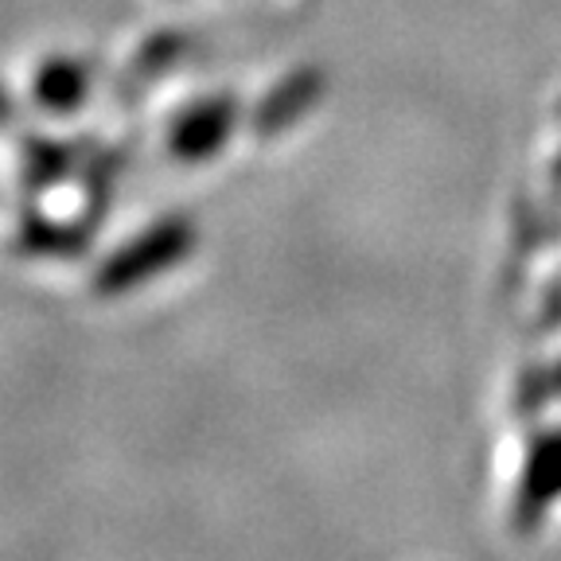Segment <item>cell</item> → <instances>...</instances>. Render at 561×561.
Returning <instances> with one entry per match:
<instances>
[{
    "label": "cell",
    "mask_w": 561,
    "mask_h": 561,
    "mask_svg": "<svg viewBox=\"0 0 561 561\" xmlns=\"http://www.w3.org/2000/svg\"><path fill=\"white\" fill-rule=\"evenodd\" d=\"M125 160H129V145H110V149H90L87 160H82V210L79 219L87 222L90 230H102V219L110 203H114V184L122 175Z\"/></svg>",
    "instance_id": "obj_8"
},
{
    "label": "cell",
    "mask_w": 561,
    "mask_h": 561,
    "mask_svg": "<svg viewBox=\"0 0 561 561\" xmlns=\"http://www.w3.org/2000/svg\"><path fill=\"white\" fill-rule=\"evenodd\" d=\"M192 250L195 222L187 215H164V219L149 222L129 242H122L102 257V265L94 270V280H90V293L102 300L125 297V293L140 289L152 277L168 273L172 265H180Z\"/></svg>",
    "instance_id": "obj_1"
},
{
    "label": "cell",
    "mask_w": 561,
    "mask_h": 561,
    "mask_svg": "<svg viewBox=\"0 0 561 561\" xmlns=\"http://www.w3.org/2000/svg\"><path fill=\"white\" fill-rule=\"evenodd\" d=\"M561 500V430H546L530 440L523 480L515 491V526L530 535Z\"/></svg>",
    "instance_id": "obj_3"
},
{
    "label": "cell",
    "mask_w": 561,
    "mask_h": 561,
    "mask_svg": "<svg viewBox=\"0 0 561 561\" xmlns=\"http://www.w3.org/2000/svg\"><path fill=\"white\" fill-rule=\"evenodd\" d=\"M184 47H187L184 32H175V27H160V32H152L149 39H140V47L133 51V59L125 62L122 75L114 79V102L117 105H137L140 98L149 94V90L164 79L168 70L180 62Z\"/></svg>",
    "instance_id": "obj_6"
},
{
    "label": "cell",
    "mask_w": 561,
    "mask_h": 561,
    "mask_svg": "<svg viewBox=\"0 0 561 561\" xmlns=\"http://www.w3.org/2000/svg\"><path fill=\"white\" fill-rule=\"evenodd\" d=\"M87 152H90L87 140H59V137H44V133H24L16 145L20 192L32 195V199L51 192L67 175L82 172Z\"/></svg>",
    "instance_id": "obj_4"
},
{
    "label": "cell",
    "mask_w": 561,
    "mask_h": 561,
    "mask_svg": "<svg viewBox=\"0 0 561 561\" xmlns=\"http://www.w3.org/2000/svg\"><path fill=\"white\" fill-rule=\"evenodd\" d=\"M16 122H20V102H16V94H12V90L0 82V133L12 129Z\"/></svg>",
    "instance_id": "obj_9"
},
{
    "label": "cell",
    "mask_w": 561,
    "mask_h": 561,
    "mask_svg": "<svg viewBox=\"0 0 561 561\" xmlns=\"http://www.w3.org/2000/svg\"><path fill=\"white\" fill-rule=\"evenodd\" d=\"M94 242V230L82 219H51L44 210H24L12 234V250L20 257H75L87 254V245Z\"/></svg>",
    "instance_id": "obj_7"
},
{
    "label": "cell",
    "mask_w": 561,
    "mask_h": 561,
    "mask_svg": "<svg viewBox=\"0 0 561 561\" xmlns=\"http://www.w3.org/2000/svg\"><path fill=\"white\" fill-rule=\"evenodd\" d=\"M234 129V98L210 94L184 105L168 125V152L180 164H203L227 145Z\"/></svg>",
    "instance_id": "obj_2"
},
{
    "label": "cell",
    "mask_w": 561,
    "mask_h": 561,
    "mask_svg": "<svg viewBox=\"0 0 561 561\" xmlns=\"http://www.w3.org/2000/svg\"><path fill=\"white\" fill-rule=\"evenodd\" d=\"M90 90H94V67L82 55H44L32 75V102L51 117L79 114L90 102Z\"/></svg>",
    "instance_id": "obj_5"
}]
</instances>
